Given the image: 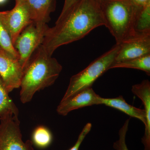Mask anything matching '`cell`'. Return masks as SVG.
I'll return each mask as SVG.
<instances>
[{
    "label": "cell",
    "instance_id": "6da1fadb",
    "mask_svg": "<svg viewBox=\"0 0 150 150\" xmlns=\"http://www.w3.org/2000/svg\"><path fill=\"white\" fill-rule=\"evenodd\" d=\"M105 25L98 0H81L63 19L48 28L42 46L50 56L60 46L79 40L97 27Z\"/></svg>",
    "mask_w": 150,
    "mask_h": 150
},
{
    "label": "cell",
    "instance_id": "7a4b0ae2",
    "mask_svg": "<svg viewBox=\"0 0 150 150\" xmlns=\"http://www.w3.org/2000/svg\"><path fill=\"white\" fill-rule=\"evenodd\" d=\"M62 70L56 58L50 56L42 45L35 50L23 70L20 98L23 104L30 102L35 93L54 84Z\"/></svg>",
    "mask_w": 150,
    "mask_h": 150
},
{
    "label": "cell",
    "instance_id": "3957f363",
    "mask_svg": "<svg viewBox=\"0 0 150 150\" xmlns=\"http://www.w3.org/2000/svg\"><path fill=\"white\" fill-rule=\"evenodd\" d=\"M100 4L105 26L115 38L116 44L135 35V19L141 8L131 0H105Z\"/></svg>",
    "mask_w": 150,
    "mask_h": 150
},
{
    "label": "cell",
    "instance_id": "277c9868",
    "mask_svg": "<svg viewBox=\"0 0 150 150\" xmlns=\"http://www.w3.org/2000/svg\"><path fill=\"white\" fill-rule=\"evenodd\" d=\"M120 46L115 44L110 50L95 60L84 69L70 79L64 95V100L86 88L91 87L95 81L102 76L114 63Z\"/></svg>",
    "mask_w": 150,
    "mask_h": 150
},
{
    "label": "cell",
    "instance_id": "5b68a950",
    "mask_svg": "<svg viewBox=\"0 0 150 150\" xmlns=\"http://www.w3.org/2000/svg\"><path fill=\"white\" fill-rule=\"evenodd\" d=\"M48 26L47 24L31 22L23 30L14 43L19 62L24 70L30 57L42 45Z\"/></svg>",
    "mask_w": 150,
    "mask_h": 150
},
{
    "label": "cell",
    "instance_id": "8992f818",
    "mask_svg": "<svg viewBox=\"0 0 150 150\" xmlns=\"http://www.w3.org/2000/svg\"><path fill=\"white\" fill-rule=\"evenodd\" d=\"M0 150H34L31 140H23L18 116L12 113L0 117Z\"/></svg>",
    "mask_w": 150,
    "mask_h": 150
},
{
    "label": "cell",
    "instance_id": "52a82bcc",
    "mask_svg": "<svg viewBox=\"0 0 150 150\" xmlns=\"http://www.w3.org/2000/svg\"><path fill=\"white\" fill-rule=\"evenodd\" d=\"M0 18L10 35L13 44L22 31L32 22L24 1L16 2L10 11H4Z\"/></svg>",
    "mask_w": 150,
    "mask_h": 150
},
{
    "label": "cell",
    "instance_id": "ba28073f",
    "mask_svg": "<svg viewBox=\"0 0 150 150\" xmlns=\"http://www.w3.org/2000/svg\"><path fill=\"white\" fill-rule=\"evenodd\" d=\"M23 73L18 59L0 49V77L9 93L19 88Z\"/></svg>",
    "mask_w": 150,
    "mask_h": 150
},
{
    "label": "cell",
    "instance_id": "9c48e42d",
    "mask_svg": "<svg viewBox=\"0 0 150 150\" xmlns=\"http://www.w3.org/2000/svg\"><path fill=\"white\" fill-rule=\"evenodd\" d=\"M119 45L114 63L148 55L150 54V34L136 33Z\"/></svg>",
    "mask_w": 150,
    "mask_h": 150
},
{
    "label": "cell",
    "instance_id": "30bf717a",
    "mask_svg": "<svg viewBox=\"0 0 150 150\" xmlns=\"http://www.w3.org/2000/svg\"><path fill=\"white\" fill-rule=\"evenodd\" d=\"M100 96L91 87L84 89L64 100H61L56 111L59 115L66 116L73 110L95 105H100Z\"/></svg>",
    "mask_w": 150,
    "mask_h": 150
},
{
    "label": "cell",
    "instance_id": "8fae6325",
    "mask_svg": "<svg viewBox=\"0 0 150 150\" xmlns=\"http://www.w3.org/2000/svg\"><path fill=\"white\" fill-rule=\"evenodd\" d=\"M131 91L142 100L146 113V126L142 142L144 150H150V82L144 80L140 83L132 86Z\"/></svg>",
    "mask_w": 150,
    "mask_h": 150
},
{
    "label": "cell",
    "instance_id": "7c38bea8",
    "mask_svg": "<svg viewBox=\"0 0 150 150\" xmlns=\"http://www.w3.org/2000/svg\"><path fill=\"white\" fill-rule=\"evenodd\" d=\"M31 21L44 23L51 20L50 15L56 8V0H24Z\"/></svg>",
    "mask_w": 150,
    "mask_h": 150
},
{
    "label": "cell",
    "instance_id": "4fadbf2b",
    "mask_svg": "<svg viewBox=\"0 0 150 150\" xmlns=\"http://www.w3.org/2000/svg\"><path fill=\"white\" fill-rule=\"evenodd\" d=\"M104 105L122 111L131 117L137 118L146 126V113L144 109L134 107L126 102L122 96L115 98H100V105Z\"/></svg>",
    "mask_w": 150,
    "mask_h": 150
},
{
    "label": "cell",
    "instance_id": "5bb4252c",
    "mask_svg": "<svg viewBox=\"0 0 150 150\" xmlns=\"http://www.w3.org/2000/svg\"><path fill=\"white\" fill-rule=\"evenodd\" d=\"M115 68H129L144 71L150 75V54L135 59L115 62L110 67V69Z\"/></svg>",
    "mask_w": 150,
    "mask_h": 150
},
{
    "label": "cell",
    "instance_id": "9a60e30c",
    "mask_svg": "<svg viewBox=\"0 0 150 150\" xmlns=\"http://www.w3.org/2000/svg\"><path fill=\"white\" fill-rule=\"evenodd\" d=\"M53 136L47 127L40 126L36 127L33 132L31 140L33 144L40 149H45L52 144Z\"/></svg>",
    "mask_w": 150,
    "mask_h": 150
},
{
    "label": "cell",
    "instance_id": "2e32d148",
    "mask_svg": "<svg viewBox=\"0 0 150 150\" xmlns=\"http://www.w3.org/2000/svg\"><path fill=\"white\" fill-rule=\"evenodd\" d=\"M9 93L0 77V117L8 113H12L18 117V108Z\"/></svg>",
    "mask_w": 150,
    "mask_h": 150
},
{
    "label": "cell",
    "instance_id": "e0dca14e",
    "mask_svg": "<svg viewBox=\"0 0 150 150\" xmlns=\"http://www.w3.org/2000/svg\"><path fill=\"white\" fill-rule=\"evenodd\" d=\"M134 30L138 33L150 34V3L139 9L135 19Z\"/></svg>",
    "mask_w": 150,
    "mask_h": 150
},
{
    "label": "cell",
    "instance_id": "ac0fdd59",
    "mask_svg": "<svg viewBox=\"0 0 150 150\" xmlns=\"http://www.w3.org/2000/svg\"><path fill=\"white\" fill-rule=\"evenodd\" d=\"M0 49L7 52L8 54H10L13 58L18 59L19 60L18 53L15 48L12 40L8 31L3 24L1 18H0Z\"/></svg>",
    "mask_w": 150,
    "mask_h": 150
},
{
    "label": "cell",
    "instance_id": "d6986e66",
    "mask_svg": "<svg viewBox=\"0 0 150 150\" xmlns=\"http://www.w3.org/2000/svg\"><path fill=\"white\" fill-rule=\"evenodd\" d=\"M130 118L127 119L118 132L119 139L114 142L113 148L115 150H129L126 144V136L129 129Z\"/></svg>",
    "mask_w": 150,
    "mask_h": 150
},
{
    "label": "cell",
    "instance_id": "ffe728a7",
    "mask_svg": "<svg viewBox=\"0 0 150 150\" xmlns=\"http://www.w3.org/2000/svg\"><path fill=\"white\" fill-rule=\"evenodd\" d=\"M91 123H87L79 135L78 139L75 144L69 150H79L82 143L83 142L86 136L91 130Z\"/></svg>",
    "mask_w": 150,
    "mask_h": 150
},
{
    "label": "cell",
    "instance_id": "44dd1931",
    "mask_svg": "<svg viewBox=\"0 0 150 150\" xmlns=\"http://www.w3.org/2000/svg\"><path fill=\"white\" fill-rule=\"evenodd\" d=\"M80 1L81 0H65L61 13L56 21H59L64 18Z\"/></svg>",
    "mask_w": 150,
    "mask_h": 150
},
{
    "label": "cell",
    "instance_id": "7402d4cb",
    "mask_svg": "<svg viewBox=\"0 0 150 150\" xmlns=\"http://www.w3.org/2000/svg\"><path fill=\"white\" fill-rule=\"evenodd\" d=\"M134 5L139 8H142L150 3V0H131Z\"/></svg>",
    "mask_w": 150,
    "mask_h": 150
},
{
    "label": "cell",
    "instance_id": "603a6c76",
    "mask_svg": "<svg viewBox=\"0 0 150 150\" xmlns=\"http://www.w3.org/2000/svg\"><path fill=\"white\" fill-rule=\"evenodd\" d=\"M6 0H0V4H3L6 1Z\"/></svg>",
    "mask_w": 150,
    "mask_h": 150
},
{
    "label": "cell",
    "instance_id": "cb8c5ba5",
    "mask_svg": "<svg viewBox=\"0 0 150 150\" xmlns=\"http://www.w3.org/2000/svg\"><path fill=\"white\" fill-rule=\"evenodd\" d=\"M16 2H18L20 1H24V0H15Z\"/></svg>",
    "mask_w": 150,
    "mask_h": 150
},
{
    "label": "cell",
    "instance_id": "d4e9b609",
    "mask_svg": "<svg viewBox=\"0 0 150 150\" xmlns=\"http://www.w3.org/2000/svg\"><path fill=\"white\" fill-rule=\"evenodd\" d=\"M98 1L100 2L102 1H105V0H98Z\"/></svg>",
    "mask_w": 150,
    "mask_h": 150
},
{
    "label": "cell",
    "instance_id": "484cf974",
    "mask_svg": "<svg viewBox=\"0 0 150 150\" xmlns=\"http://www.w3.org/2000/svg\"><path fill=\"white\" fill-rule=\"evenodd\" d=\"M4 11H0V15L4 13Z\"/></svg>",
    "mask_w": 150,
    "mask_h": 150
}]
</instances>
